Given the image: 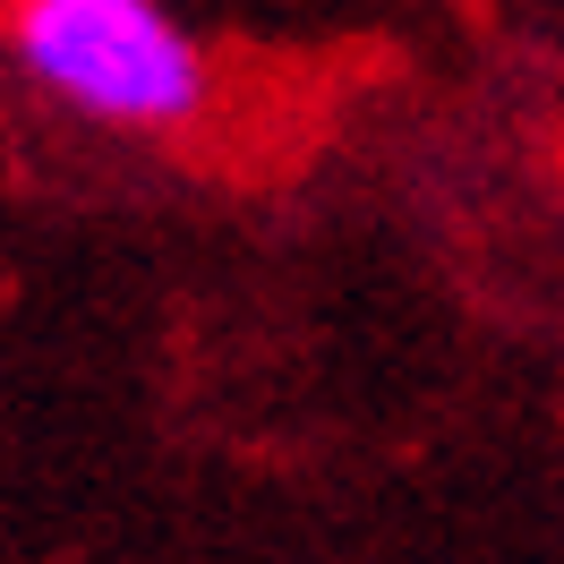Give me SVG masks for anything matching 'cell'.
<instances>
[{"instance_id":"cell-1","label":"cell","mask_w":564,"mask_h":564,"mask_svg":"<svg viewBox=\"0 0 564 564\" xmlns=\"http://www.w3.org/2000/svg\"><path fill=\"white\" fill-rule=\"evenodd\" d=\"M9 52L95 129L163 138L206 111V52L163 0H9Z\"/></svg>"}]
</instances>
